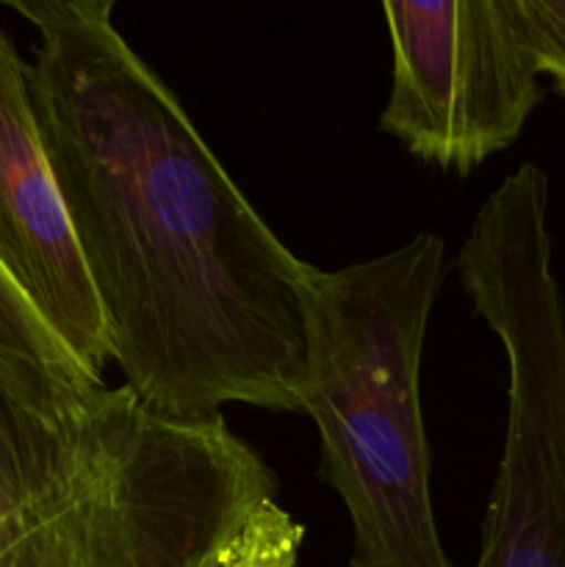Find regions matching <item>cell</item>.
I'll return each mask as SVG.
<instances>
[{
  "mask_svg": "<svg viewBox=\"0 0 565 567\" xmlns=\"http://www.w3.org/2000/svg\"><path fill=\"white\" fill-rule=\"evenodd\" d=\"M39 33L33 114L109 358L153 413H302L314 266L275 236L111 0H14Z\"/></svg>",
  "mask_w": 565,
  "mask_h": 567,
  "instance_id": "obj_1",
  "label": "cell"
},
{
  "mask_svg": "<svg viewBox=\"0 0 565 567\" xmlns=\"http://www.w3.org/2000/svg\"><path fill=\"white\" fill-rule=\"evenodd\" d=\"M277 493L225 419L0 352V567H222Z\"/></svg>",
  "mask_w": 565,
  "mask_h": 567,
  "instance_id": "obj_2",
  "label": "cell"
},
{
  "mask_svg": "<svg viewBox=\"0 0 565 567\" xmlns=\"http://www.w3.org/2000/svg\"><path fill=\"white\" fill-rule=\"evenodd\" d=\"M446 244L402 247L308 280L302 413L319 430V480L352 524L349 567H454L430 498L421 352L441 297Z\"/></svg>",
  "mask_w": 565,
  "mask_h": 567,
  "instance_id": "obj_3",
  "label": "cell"
},
{
  "mask_svg": "<svg viewBox=\"0 0 565 567\" xmlns=\"http://www.w3.org/2000/svg\"><path fill=\"white\" fill-rule=\"evenodd\" d=\"M382 14L393 59L382 133L460 175L524 133L543 89L513 0H388Z\"/></svg>",
  "mask_w": 565,
  "mask_h": 567,
  "instance_id": "obj_4",
  "label": "cell"
},
{
  "mask_svg": "<svg viewBox=\"0 0 565 567\" xmlns=\"http://www.w3.org/2000/svg\"><path fill=\"white\" fill-rule=\"evenodd\" d=\"M0 269L92 380L109 363L103 313L33 114L28 64L0 31Z\"/></svg>",
  "mask_w": 565,
  "mask_h": 567,
  "instance_id": "obj_5",
  "label": "cell"
},
{
  "mask_svg": "<svg viewBox=\"0 0 565 567\" xmlns=\"http://www.w3.org/2000/svg\"><path fill=\"white\" fill-rule=\"evenodd\" d=\"M0 352L20 354V358L37 360L48 369L92 380L72 358L70 349L59 341V336L44 324L42 316L31 308V302L17 291L3 269H0Z\"/></svg>",
  "mask_w": 565,
  "mask_h": 567,
  "instance_id": "obj_6",
  "label": "cell"
},
{
  "mask_svg": "<svg viewBox=\"0 0 565 567\" xmlns=\"http://www.w3.org/2000/svg\"><path fill=\"white\" fill-rule=\"evenodd\" d=\"M305 529L277 502L264 504L244 524L222 567H299Z\"/></svg>",
  "mask_w": 565,
  "mask_h": 567,
  "instance_id": "obj_7",
  "label": "cell"
},
{
  "mask_svg": "<svg viewBox=\"0 0 565 567\" xmlns=\"http://www.w3.org/2000/svg\"><path fill=\"white\" fill-rule=\"evenodd\" d=\"M541 75L565 97V0H513Z\"/></svg>",
  "mask_w": 565,
  "mask_h": 567,
  "instance_id": "obj_8",
  "label": "cell"
}]
</instances>
